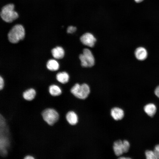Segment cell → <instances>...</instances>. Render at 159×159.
<instances>
[{
    "label": "cell",
    "instance_id": "1",
    "mask_svg": "<svg viewBox=\"0 0 159 159\" xmlns=\"http://www.w3.org/2000/svg\"><path fill=\"white\" fill-rule=\"evenodd\" d=\"M0 17L4 22L10 23L19 17L17 12L14 10V5L12 3L7 4L2 8Z\"/></svg>",
    "mask_w": 159,
    "mask_h": 159
},
{
    "label": "cell",
    "instance_id": "2",
    "mask_svg": "<svg viewBox=\"0 0 159 159\" xmlns=\"http://www.w3.org/2000/svg\"><path fill=\"white\" fill-rule=\"evenodd\" d=\"M25 36V30L24 26L20 24L14 25L8 33L9 41L12 43H16L23 40Z\"/></svg>",
    "mask_w": 159,
    "mask_h": 159
},
{
    "label": "cell",
    "instance_id": "3",
    "mask_svg": "<svg viewBox=\"0 0 159 159\" xmlns=\"http://www.w3.org/2000/svg\"><path fill=\"white\" fill-rule=\"evenodd\" d=\"M90 88L86 84L80 85L76 84L71 89V92L76 97L81 99H85L90 93Z\"/></svg>",
    "mask_w": 159,
    "mask_h": 159
},
{
    "label": "cell",
    "instance_id": "4",
    "mask_svg": "<svg viewBox=\"0 0 159 159\" xmlns=\"http://www.w3.org/2000/svg\"><path fill=\"white\" fill-rule=\"evenodd\" d=\"M44 120L49 125H52L58 120L59 115L54 109L49 108L44 110L42 113Z\"/></svg>",
    "mask_w": 159,
    "mask_h": 159
},
{
    "label": "cell",
    "instance_id": "5",
    "mask_svg": "<svg viewBox=\"0 0 159 159\" xmlns=\"http://www.w3.org/2000/svg\"><path fill=\"white\" fill-rule=\"evenodd\" d=\"M79 57L81 61V65L83 67H91L94 64V57L89 49H84L83 50V54H80Z\"/></svg>",
    "mask_w": 159,
    "mask_h": 159
},
{
    "label": "cell",
    "instance_id": "6",
    "mask_svg": "<svg viewBox=\"0 0 159 159\" xmlns=\"http://www.w3.org/2000/svg\"><path fill=\"white\" fill-rule=\"evenodd\" d=\"M130 147V143L126 140L123 141L121 140H117L114 142L113 145L114 152L117 156H120L124 153H127Z\"/></svg>",
    "mask_w": 159,
    "mask_h": 159
},
{
    "label": "cell",
    "instance_id": "7",
    "mask_svg": "<svg viewBox=\"0 0 159 159\" xmlns=\"http://www.w3.org/2000/svg\"><path fill=\"white\" fill-rule=\"evenodd\" d=\"M80 40L83 44L91 47L94 46L96 41L93 35L90 33L82 35L80 38Z\"/></svg>",
    "mask_w": 159,
    "mask_h": 159
},
{
    "label": "cell",
    "instance_id": "8",
    "mask_svg": "<svg viewBox=\"0 0 159 159\" xmlns=\"http://www.w3.org/2000/svg\"><path fill=\"white\" fill-rule=\"evenodd\" d=\"M124 115L123 110L120 108L114 107L111 110V116L115 120H121L123 117Z\"/></svg>",
    "mask_w": 159,
    "mask_h": 159
},
{
    "label": "cell",
    "instance_id": "9",
    "mask_svg": "<svg viewBox=\"0 0 159 159\" xmlns=\"http://www.w3.org/2000/svg\"><path fill=\"white\" fill-rule=\"evenodd\" d=\"M135 54L138 59L143 60L146 58L148 53L146 50L144 48L140 47L136 49L135 52Z\"/></svg>",
    "mask_w": 159,
    "mask_h": 159
},
{
    "label": "cell",
    "instance_id": "10",
    "mask_svg": "<svg viewBox=\"0 0 159 159\" xmlns=\"http://www.w3.org/2000/svg\"><path fill=\"white\" fill-rule=\"evenodd\" d=\"M66 118L68 122L72 125H75L78 122V116L73 111L68 112L66 114Z\"/></svg>",
    "mask_w": 159,
    "mask_h": 159
},
{
    "label": "cell",
    "instance_id": "11",
    "mask_svg": "<svg viewBox=\"0 0 159 159\" xmlns=\"http://www.w3.org/2000/svg\"><path fill=\"white\" fill-rule=\"evenodd\" d=\"M53 56L57 59H61L63 58L64 54V51L63 48L59 46L53 49L52 50Z\"/></svg>",
    "mask_w": 159,
    "mask_h": 159
},
{
    "label": "cell",
    "instance_id": "12",
    "mask_svg": "<svg viewBox=\"0 0 159 159\" xmlns=\"http://www.w3.org/2000/svg\"><path fill=\"white\" fill-rule=\"evenodd\" d=\"M145 112L149 116L153 117L156 111V107L153 104L150 103L146 105L144 107Z\"/></svg>",
    "mask_w": 159,
    "mask_h": 159
},
{
    "label": "cell",
    "instance_id": "13",
    "mask_svg": "<svg viewBox=\"0 0 159 159\" xmlns=\"http://www.w3.org/2000/svg\"><path fill=\"white\" fill-rule=\"evenodd\" d=\"M36 91L34 89L32 88L28 89L23 94V98L26 100L31 101L33 100L36 95Z\"/></svg>",
    "mask_w": 159,
    "mask_h": 159
},
{
    "label": "cell",
    "instance_id": "14",
    "mask_svg": "<svg viewBox=\"0 0 159 159\" xmlns=\"http://www.w3.org/2000/svg\"><path fill=\"white\" fill-rule=\"evenodd\" d=\"M69 78L68 74L65 72H59L56 75L57 80L62 84H65L68 82Z\"/></svg>",
    "mask_w": 159,
    "mask_h": 159
},
{
    "label": "cell",
    "instance_id": "15",
    "mask_svg": "<svg viewBox=\"0 0 159 159\" xmlns=\"http://www.w3.org/2000/svg\"><path fill=\"white\" fill-rule=\"evenodd\" d=\"M47 67L49 70L55 71L57 70L59 67V65L58 62L53 59L49 60L47 64Z\"/></svg>",
    "mask_w": 159,
    "mask_h": 159
},
{
    "label": "cell",
    "instance_id": "16",
    "mask_svg": "<svg viewBox=\"0 0 159 159\" xmlns=\"http://www.w3.org/2000/svg\"><path fill=\"white\" fill-rule=\"evenodd\" d=\"M50 94L54 96H59L62 93V90L58 86L53 85L50 86L49 88Z\"/></svg>",
    "mask_w": 159,
    "mask_h": 159
},
{
    "label": "cell",
    "instance_id": "17",
    "mask_svg": "<svg viewBox=\"0 0 159 159\" xmlns=\"http://www.w3.org/2000/svg\"><path fill=\"white\" fill-rule=\"evenodd\" d=\"M145 154L147 159H157L153 151L146 150L145 152Z\"/></svg>",
    "mask_w": 159,
    "mask_h": 159
},
{
    "label": "cell",
    "instance_id": "18",
    "mask_svg": "<svg viewBox=\"0 0 159 159\" xmlns=\"http://www.w3.org/2000/svg\"><path fill=\"white\" fill-rule=\"evenodd\" d=\"M153 151L157 159H159V144L155 146Z\"/></svg>",
    "mask_w": 159,
    "mask_h": 159
},
{
    "label": "cell",
    "instance_id": "19",
    "mask_svg": "<svg viewBox=\"0 0 159 159\" xmlns=\"http://www.w3.org/2000/svg\"><path fill=\"white\" fill-rule=\"evenodd\" d=\"M76 29V27L73 26H70L67 28V32L68 33H72L75 32Z\"/></svg>",
    "mask_w": 159,
    "mask_h": 159
},
{
    "label": "cell",
    "instance_id": "20",
    "mask_svg": "<svg viewBox=\"0 0 159 159\" xmlns=\"http://www.w3.org/2000/svg\"><path fill=\"white\" fill-rule=\"evenodd\" d=\"M4 86V81L3 78L1 76L0 77V89H3Z\"/></svg>",
    "mask_w": 159,
    "mask_h": 159
},
{
    "label": "cell",
    "instance_id": "21",
    "mask_svg": "<svg viewBox=\"0 0 159 159\" xmlns=\"http://www.w3.org/2000/svg\"><path fill=\"white\" fill-rule=\"evenodd\" d=\"M154 93L155 95L159 98V86L155 88Z\"/></svg>",
    "mask_w": 159,
    "mask_h": 159
},
{
    "label": "cell",
    "instance_id": "22",
    "mask_svg": "<svg viewBox=\"0 0 159 159\" xmlns=\"http://www.w3.org/2000/svg\"><path fill=\"white\" fill-rule=\"evenodd\" d=\"M24 159H34V158L32 156L28 155L24 158Z\"/></svg>",
    "mask_w": 159,
    "mask_h": 159
},
{
    "label": "cell",
    "instance_id": "23",
    "mask_svg": "<svg viewBox=\"0 0 159 159\" xmlns=\"http://www.w3.org/2000/svg\"><path fill=\"white\" fill-rule=\"evenodd\" d=\"M137 3H140L142 1H143V0H134Z\"/></svg>",
    "mask_w": 159,
    "mask_h": 159
},
{
    "label": "cell",
    "instance_id": "24",
    "mask_svg": "<svg viewBox=\"0 0 159 159\" xmlns=\"http://www.w3.org/2000/svg\"><path fill=\"white\" fill-rule=\"evenodd\" d=\"M119 158L120 159H130V158H127V157H120Z\"/></svg>",
    "mask_w": 159,
    "mask_h": 159
}]
</instances>
